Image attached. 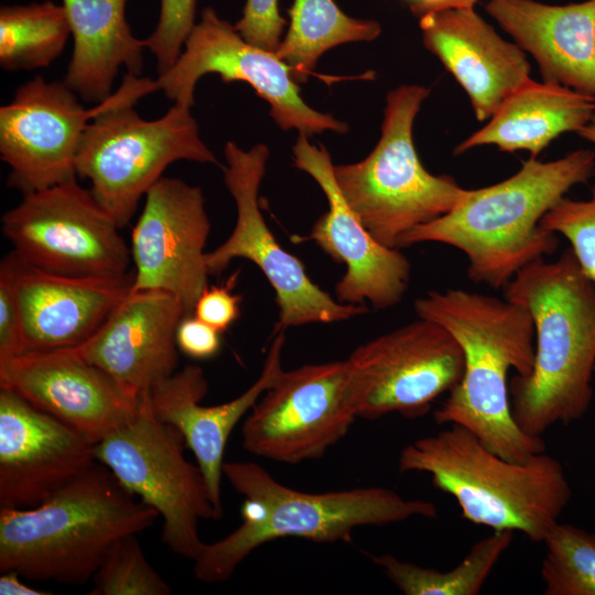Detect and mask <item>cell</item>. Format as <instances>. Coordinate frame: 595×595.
Listing matches in <instances>:
<instances>
[{"instance_id": "obj_1", "label": "cell", "mask_w": 595, "mask_h": 595, "mask_svg": "<svg viewBox=\"0 0 595 595\" xmlns=\"http://www.w3.org/2000/svg\"><path fill=\"white\" fill-rule=\"evenodd\" d=\"M420 318L443 326L462 347L464 371L434 411L437 424H457L490 451L526 462L545 451L542 436L516 423L508 374L528 375L534 360V327L522 306L463 289L432 290L414 302Z\"/></svg>"}, {"instance_id": "obj_2", "label": "cell", "mask_w": 595, "mask_h": 595, "mask_svg": "<svg viewBox=\"0 0 595 595\" xmlns=\"http://www.w3.org/2000/svg\"><path fill=\"white\" fill-rule=\"evenodd\" d=\"M505 299L522 306L534 327V360L528 375L509 381L511 412L527 434L542 436L588 411L595 377V284L571 248L539 259L506 285Z\"/></svg>"}, {"instance_id": "obj_3", "label": "cell", "mask_w": 595, "mask_h": 595, "mask_svg": "<svg viewBox=\"0 0 595 595\" xmlns=\"http://www.w3.org/2000/svg\"><path fill=\"white\" fill-rule=\"evenodd\" d=\"M594 172L595 152L589 149L550 162L530 158L510 177L468 190L451 212L408 232L400 248L423 242L454 247L467 258L473 283L505 289L526 266L558 250V235L540 221Z\"/></svg>"}, {"instance_id": "obj_4", "label": "cell", "mask_w": 595, "mask_h": 595, "mask_svg": "<svg viewBox=\"0 0 595 595\" xmlns=\"http://www.w3.org/2000/svg\"><path fill=\"white\" fill-rule=\"evenodd\" d=\"M158 518L96 461L35 507L0 508V572L86 584L115 541L148 530Z\"/></svg>"}, {"instance_id": "obj_5", "label": "cell", "mask_w": 595, "mask_h": 595, "mask_svg": "<svg viewBox=\"0 0 595 595\" xmlns=\"http://www.w3.org/2000/svg\"><path fill=\"white\" fill-rule=\"evenodd\" d=\"M223 475L245 498L242 522L225 538L205 543L194 560L195 577L208 584L226 582L252 551L277 539L349 542L359 527L437 516L432 501L408 499L385 487L300 491L256 462H225Z\"/></svg>"}, {"instance_id": "obj_6", "label": "cell", "mask_w": 595, "mask_h": 595, "mask_svg": "<svg viewBox=\"0 0 595 595\" xmlns=\"http://www.w3.org/2000/svg\"><path fill=\"white\" fill-rule=\"evenodd\" d=\"M398 467L429 475L455 499L465 520L518 531L533 542L544 541L573 495L562 464L545 451L512 462L457 424L405 445Z\"/></svg>"}, {"instance_id": "obj_7", "label": "cell", "mask_w": 595, "mask_h": 595, "mask_svg": "<svg viewBox=\"0 0 595 595\" xmlns=\"http://www.w3.org/2000/svg\"><path fill=\"white\" fill-rule=\"evenodd\" d=\"M154 91L153 80L126 74L119 90L87 125L76 154L77 176L89 181L91 194L120 229L172 163L223 166L202 140L192 107L174 102L159 119L139 116L133 105Z\"/></svg>"}, {"instance_id": "obj_8", "label": "cell", "mask_w": 595, "mask_h": 595, "mask_svg": "<svg viewBox=\"0 0 595 595\" xmlns=\"http://www.w3.org/2000/svg\"><path fill=\"white\" fill-rule=\"evenodd\" d=\"M430 89L400 85L386 97L381 136L361 161L334 164L346 203L381 245L399 249L414 228L451 212L468 194L448 175L421 163L413 142L414 119Z\"/></svg>"}, {"instance_id": "obj_9", "label": "cell", "mask_w": 595, "mask_h": 595, "mask_svg": "<svg viewBox=\"0 0 595 595\" xmlns=\"http://www.w3.org/2000/svg\"><path fill=\"white\" fill-rule=\"evenodd\" d=\"M186 443L174 426L152 412L148 391L136 415L96 443V459L131 494L162 518V542L176 555L195 560L205 542L201 520H218L198 465L184 455Z\"/></svg>"}, {"instance_id": "obj_10", "label": "cell", "mask_w": 595, "mask_h": 595, "mask_svg": "<svg viewBox=\"0 0 595 595\" xmlns=\"http://www.w3.org/2000/svg\"><path fill=\"white\" fill-rule=\"evenodd\" d=\"M269 149L258 143L244 150L236 142L224 147V183L237 209L228 238L206 252L209 275L220 274L234 259L255 263L275 292L279 309L272 334L313 323H336L368 312L365 304H347L333 298L307 275L302 261L284 250L268 227L259 205Z\"/></svg>"}, {"instance_id": "obj_11", "label": "cell", "mask_w": 595, "mask_h": 595, "mask_svg": "<svg viewBox=\"0 0 595 595\" xmlns=\"http://www.w3.org/2000/svg\"><path fill=\"white\" fill-rule=\"evenodd\" d=\"M113 218L76 180L23 195L1 217L14 251L41 270L72 277L130 272L131 250Z\"/></svg>"}, {"instance_id": "obj_12", "label": "cell", "mask_w": 595, "mask_h": 595, "mask_svg": "<svg viewBox=\"0 0 595 595\" xmlns=\"http://www.w3.org/2000/svg\"><path fill=\"white\" fill-rule=\"evenodd\" d=\"M357 418L425 415L461 380L464 354L443 326L424 318L358 346L346 359Z\"/></svg>"}, {"instance_id": "obj_13", "label": "cell", "mask_w": 595, "mask_h": 595, "mask_svg": "<svg viewBox=\"0 0 595 595\" xmlns=\"http://www.w3.org/2000/svg\"><path fill=\"white\" fill-rule=\"evenodd\" d=\"M217 74L224 83L249 84L270 106V116L285 131L298 130L306 138L324 131L346 133V122L310 107L300 95V85L275 52L246 41L235 25L206 7L188 34L174 65L153 80L173 100L192 107L197 82Z\"/></svg>"}, {"instance_id": "obj_14", "label": "cell", "mask_w": 595, "mask_h": 595, "mask_svg": "<svg viewBox=\"0 0 595 595\" xmlns=\"http://www.w3.org/2000/svg\"><path fill=\"white\" fill-rule=\"evenodd\" d=\"M356 419L347 360L304 365L283 370L256 402L242 422V446L285 464L317 459Z\"/></svg>"}, {"instance_id": "obj_15", "label": "cell", "mask_w": 595, "mask_h": 595, "mask_svg": "<svg viewBox=\"0 0 595 595\" xmlns=\"http://www.w3.org/2000/svg\"><path fill=\"white\" fill-rule=\"evenodd\" d=\"M64 82L36 76L0 107V158L7 185L23 195L74 181L76 154L87 125L106 100L86 109Z\"/></svg>"}, {"instance_id": "obj_16", "label": "cell", "mask_w": 595, "mask_h": 595, "mask_svg": "<svg viewBox=\"0 0 595 595\" xmlns=\"http://www.w3.org/2000/svg\"><path fill=\"white\" fill-rule=\"evenodd\" d=\"M144 197L131 232V290L171 293L191 315L209 277L204 249L212 225L203 191L181 178L162 176Z\"/></svg>"}, {"instance_id": "obj_17", "label": "cell", "mask_w": 595, "mask_h": 595, "mask_svg": "<svg viewBox=\"0 0 595 595\" xmlns=\"http://www.w3.org/2000/svg\"><path fill=\"white\" fill-rule=\"evenodd\" d=\"M293 163L311 175L324 192L328 210L314 224L307 239L313 240L346 272L335 286L336 299L347 304L385 310L397 305L405 294L411 264L399 251L378 242L351 210L334 176L328 150L299 134L292 149Z\"/></svg>"}, {"instance_id": "obj_18", "label": "cell", "mask_w": 595, "mask_h": 595, "mask_svg": "<svg viewBox=\"0 0 595 595\" xmlns=\"http://www.w3.org/2000/svg\"><path fill=\"white\" fill-rule=\"evenodd\" d=\"M0 388L95 443L129 422L141 399L73 347L25 351L0 361Z\"/></svg>"}, {"instance_id": "obj_19", "label": "cell", "mask_w": 595, "mask_h": 595, "mask_svg": "<svg viewBox=\"0 0 595 595\" xmlns=\"http://www.w3.org/2000/svg\"><path fill=\"white\" fill-rule=\"evenodd\" d=\"M96 443L0 388V507H35L96 459Z\"/></svg>"}, {"instance_id": "obj_20", "label": "cell", "mask_w": 595, "mask_h": 595, "mask_svg": "<svg viewBox=\"0 0 595 595\" xmlns=\"http://www.w3.org/2000/svg\"><path fill=\"white\" fill-rule=\"evenodd\" d=\"M11 281L24 323V353L77 347L130 292L134 272L72 277L35 268L14 251L0 262Z\"/></svg>"}, {"instance_id": "obj_21", "label": "cell", "mask_w": 595, "mask_h": 595, "mask_svg": "<svg viewBox=\"0 0 595 595\" xmlns=\"http://www.w3.org/2000/svg\"><path fill=\"white\" fill-rule=\"evenodd\" d=\"M186 315L182 303L171 293L130 290L100 327L73 348L140 396L176 371L175 334Z\"/></svg>"}, {"instance_id": "obj_22", "label": "cell", "mask_w": 595, "mask_h": 595, "mask_svg": "<svg viewBox=\"0 0 595 595\" xmlns=\"http://www.w3.org/2000/svg\"><path fill=\"white\" fill-rule=\"evenodd\" d=\"M284 331L272 334L259 377L246 391L228 402L216 405L201 403L208 392V381L203 369L196 365L185 366L148 391L153 414L183 435L204 475L212 500L221 513L220 483L228 439L234 428L284 370Z\"/></svg>"}, {"instance_id": "obj_23", "label": "cell", "mask_w": 595, "mask_h": 595, "mask_svg": "<svg viewBox=\"0 0 595 595\" xmlns=\"http://www.w3.org/2000/svg\"><path fill=\"white\" fill-rule=\"evenodd\" d=\"M423 44L467 93L476 118L490 119L504 100L530 79L524 52L504 40L474 7L420 17Z\"/></svg>"}, {"instance_id": "obj_24", "label": "cell", "mask_w": 595, "mask_h": 595, "mask_svg": "<svg viewBox=\"0 0 595 595\" xmlns=\"http://www.w3.org/2000/svg\"><path fill=\"white\" fill-rule=\"evenodd\" d=\"M486 11L536 60L543 82L595 100V0L565 6L489 0Z\"/></svg>"}, {"instance_id": "obj_25", "label": "cell", "mask_w": 595, "mask_h": 595, "mask_svg": "<svg viewBox=\"0 0 595 595\" xmlns=\"http://www.w3.org/2000/svg\"><path fill=\"white\" fill-rule=\"evenodd\" d=\"M129 0H62L73 36L64 83L85 102L108 99L120 67L140 77L144 40L126 18Z\"/></svg>"}, {"instance_id": "obj_26", "label": "cell", "mask_w": 595, "mask_h": 595, "mask_svg": "<svg viewBox=\"0 0 595 595\" xmlns=\"http://www.w3.org/2000/svg\"><path fill=\"white\" fill-rule=\"evenodd\" d=\"M594 111L593 98L530 78L504 100L486 126L461 142L454 154L493 144L506 152L526 150L537 159L560 134L577 132Z\"/></svg>"}, {"instance_id": "obj_27", "label": "cell", "mask_w": 595, "mask_h": 595, "mask_svg": "<svg viewBox=\"0 0 595 595\" xmlns=\"http://www.w3.org/2000/svg\"><path fill=\"white\" fill-rule=\"evenodd\" d=\"M290 23L275 54L300 85L307 80L323 53L339 44L370 42L381 33L374 20L345 14L334 0H294Z\"/></svg>"}, {"instance_id": "obj_28", "label": "cell", "mask_w": 595, "mask_h": 595, "mask_svg": "<svg viewBox=\"0 0 595 595\" xmlns=\"http://www.w3.org/2000/svg\"><path fill=\"white\" fill-rule=\"evenodd\" d=\"M515 532L494 531L475 542L453 569L439 571L402 561L392 554H371L372 562L405 595H477L511 545Z\"/></svg>"}, {"instance_id": "obj_29", "label": "cell", "mask_w": 595, "mask_h": 595, "mask_svg": "<svg viewBox=\"0 0 595 595\" xmlns=\"http://www.w3.org/2000/svg\"><path fill=\"white\" fill-rule=\"evenodd\" d=\"M71 26L51 0L0 8V66L8 72L48 67L63 52Z\"/></svg>"}, {"instance_id": "obj_30", "label": "cell", "mask_w": 595, "mask_h": 595, "mask_svg": "<svg viewBox=\"0 0 595 595\" xmlns=\"http://www.w3.org/2000/svg\"><path fill=\"white\" fill-rule=\"evenodd\" d=\"M544 595H595V533L560 521L544 541Z\"/></svg>"}, {"instance_id": "obj_31", "label": "cell", "mask_w": 595, "mask_h": 595, "mask_svg": "<svg viewBox=\"0 0 595 595\" xmlns=\"http://www.w3.org/2000/svg\"><path fill=\"white\" fill-rule=\"evenodd\" d=\"M90 595H169L172 588L147 560L137 534L112 543L95 572Z\"/></svg>"}, {"instance_id": "obj_32", "label": "cell", "mask_w": 595, "mask_h": 595, "mask_svg": "<svg viewBox=\"0 0 595 595\" xmlns=\"http://www.w3.org/2000/svg\"><path fill=\"white\" fill-rule=\"evenodd\" d=\"M541 226L563 236L584 274L595 284V185L591 197L560 199L541 219Z\"/></svg>"}, {"instance_id": "obj_33", "label": "cell", "mask_w": 595, "mask_h": 595, "mask_svg": "<svg viewBox=\"0 0 595 595\" xmlns=\"http://www.w3.org/2000/svg\"><path fill=\"white\" fill-rule=\"evenodd\" d=\"M196 0H160V15L144 45L154 55L158 75L170 69L195 25Z\"/></svg>"}, {"instance_id": "obj_34", "label": "cell", "mask_w": 595, "mask_h": 595, "mask_svg": "<svg viewBox=\"0 0 595 595\" xmlns=\"http://www.w3.org/2000/svg\"><path fill=\"white\" fill-rule=\"evenodd\" d=\"M234 25L249 43L275 52L285 20L279 12L278 0H246L242 15Z\"/></svg>"}, {"instance_id": "obj_35", "label": "cell", "mask_w": 595, "mask_h": 595, "mask_svg": "<svg viewBox=\"0 0 595 595\" xmlns=\"http://www.w3.org/2000/svg\"><path fill=\"white\" fill-rule=\"evenodd\" d=\"M24 353V323L14 288L0 272V361Z\"/></svg>"}, {"instance_id": "obj_36", "label": "cell", "mask_w": 595, "mask_h": 595, "mask_svg": "<svg viewBox=\"0 0 595 595\" xmlns=\"http://www.w3.org/2000/svg\"><path fill=\"white\" fill-rule=\"evenodd\" d=\"M240 300L227 285L207 286L198 298L193 314L224 333L239 317Z\"/></svg>"}, {"instance_id": "obj_37", "label": "cell", "mask_w": 595, "mask_h": 595, "mask_svg": "<svg viewBox=\"0 0 595 595\" xmlns=\"http://www.w3.org/2000/svg\"><path fill=\"white\" fill-rule=\"evenodd\" d=\"M221 333L194 314L184 316L176 328V345L181 353L193 359L214 357L221 345Z\"/></svg>"}, {"instance_id": "obj_38", "label": "cell", "mask_w": 595, "mask_h": 595, "mask_svg": "<svg viewBox=\"0 0 595 595\" xmlns=\"http://www.w3.org/2000/svg\"><path fill=\"white\" fill-rule=\"evenodd\" d=\"M0 594L1 595H43L48 594L22 582V576L14 571L1 572Z\"/></svg>"}, {"instance_id": "obj_39", "label": "cell", "mask_w": 595, "mask_h": 595, "mask_svg": "<svg viewBox=\"0 0 595 595\" xmlns=\"http://www.w3.org/2000/svg\"><path fill=\"white\" fill-rule=\"evenodd\" d=\"M442 1L443 0H409V3L413 14L420 18L426 13L437 11Z\"/></svg>"}, {"instance_id": "obj_40", "label": "cell", "mask_w": 595, "mask_h": 595, "mask_svg": "<svg viewBox=\"0 0 595 595\" xmlns=\"http://www.w3.org/2000/svg\"><path fill=\"white\" fill-rule=\"evenodd\" d=\"M581 138L595 145V111L588 122L576 132Z\"/></svg>"}, {"instance_id": "obj_41", "label": "cell", "mask_w": 595, "mask_h": 595, "mask_svg": "<svg viewBox=\"0 0 595 595\" xmlns=\"http://www.w3.org/2000/svg\"><path fill=\"white\" fill-rule=\"evenodd\" d=\"M477 1L478 0H443L437 11L457 7H474V3H476Z\"/></svg>"}]
</instances>
